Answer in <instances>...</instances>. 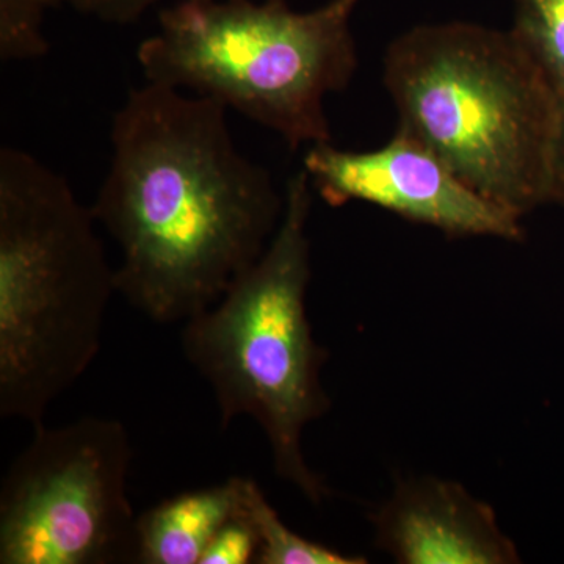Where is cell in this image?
<instances>
[{
    "label": "cell",
    "instance_id": "obj_1",
    "mask_svg": "<svg viewBox=\"0 0 564 564\" xmlns=\"http://www.w3.org/2000/svg\"><path fill=\"white\" fill-rule=\"evenodd\" d=\"M228 109L144 82L111 121V159L91 210L121 251L117 291L159 325L214 306L280 226L284 193L239 150Z\"/></svg>",
    "mask_w": 564,
    "mask_h": 564
},
{
    "label": "cell",
    "instance_id": "obj_2",
    "mask_svg": "<svg viewBox=\"0 0 564 564\" xmlns=\"http://www.w3.org/2000/svg\"><path fill=\"white\" fill-rule=\"evenodd\" d=\"M91 206L63 174L0 150V415L39 426L90 369L117 291Z\"/></svg>",
    "mask_w": 564,
    "mask_h": 564
},
{
    "label": "cell",
    "instance_id": "obj_3",
    "mask_svg": "<svg viewBox=\"0 0 564 564\" xmlns=\"http://www.w3.org/2000/svg\"><path fill=\"white\" fill-rule=\"evenodd\" d=\"M397 129L474 191L524 218L552 203L562 110L510 31L423 24L384 54Z\"/></svg>",
    "mask_w": 564,
    "mask_h": 564
},
{
    "label": "cell",
    "instance_id": "obj_4",
    "mask_svg": "<svg viewBox=\"0 0 564 564\" xmlns=\"http://www.w3.org/2000/svg\"><path fill=\"white\" fill-rule=\"evenodd\" d=\"M272 242L214 306L182 323L181 348L214 393L220 425L247 415L261 426L274 473L310 502L328 496L307 466L303 433L332 408L323 389L328 351L307 317L313 184L300 170L284 188Z\"/></svg>",
    "mask_w": 564,
    "mask_h": 564
},
{
    "label": "cell",
    "instance_id": "obj_5",
    "mask_svg": "<svg viewBox=\"0 0 564 564\" xmlns=\"http://www.w3.org/2000/svg\"><path fill=\"white\" fill-rule=\"evenodd\" d=\"M361 0L293 11L284 0H181L137 50L144 82L204 96L280 135L292 150L332 141L326 98L358 69Z\"/></svg>",
    "mask_w": 564,
    "mask_h": 564
},
{
    "label": "cell",
    "instance_id": "obj_6",
    "mask_svg": "<svg viewBox=\"0 0 564 564\" xmlns=\"http://www.w3.org/2000/svg\"><path fill=\"white\" fill-rule=\"evenodd\" d=\"M33 430L0 488V563H137L126 426L82 417Z\"/></svg>",
    "mask_w": 564,
    "mask_h": 564
},
{
    "label": "cell",
    "instance_id": "obj_7",
    "mask_svg": "<svg viewBox=\"0 0 564 564\" xmlns=\"http://www.w3.org/2000/svg\"><path fill=\"white\" fill-rule=\"evenodd\" d=\"M304 173L329 206L372 204L452 237L521 240V217L485 198L421 141L397 129L384 147L348 151L310 147Z\"/></svg>",
    "mask_w": 564,
    "mask_h": 564
},
{
    "label": "cell",
    "instance_id": "obj_8",
    "mask_svg": "<svg viewBox=\"0 0 564 564\" xmlns=\"http://www.w3.org/2000/svg\"><path fill=\"white\" fill-rule=\"evenodd\" d=\"M378 547L404 564H513L518 549L491 505L455 481H402L372 514Z\"/></svg>",
    "mask_w": 564,
    "mask_h": 564
},
{
    "label": "cell",
    "instance_id": "obj_9",
    "mask_svg": "<svg viewBox=\"0 0 564 564\" xmlns=\"http://www.w3.org/2000/svg\"><path fill=\"white\" fill-rule=\"evenodd\" d=\"M242 477L176 494L137 518V563L199 564L212 538L242 505Z\"/></svg>",
    "mask_w": 564,
    "mask_h": 564
},
{
    "label": "cell",
    "instance_id": "obj_10",
    "mask_svg": "<svg viewBox=\"0 0 564 564\" xmlns=\"http://www.w3.org/2000/svg\"><path fill=\"white\" fill-rule=\"evenodd\" d=\"M242 511L250 518L258 533L259 564H364V556L347 555L328 545L314 543L293 532L281 521L276 510L267 500L261 486L251 478L242 477Z\"/></svg>",
    "mask_w": 564,
    "mask_h": 564
},
{
    "label": "cell",
    "instance_id": "obj_11",
    "mask_svg": "<svg viewBox=\"0 0 564 564\" xmlns=\"http://www.w3.org/2000/svg\"><path fill=\"white\" fill-rule=\"evenodd\" d=\"M510 29L564 115V0H513Z\"/></svg>",
    "mask_w": 564,
    "mask_h": 564
},
{
    "label": "cell",
    "instance_id": "obj_12",
    "mask_svg": "<svg viewBox=\"0 0 564 564\" xmlns=\"http://www.w3.org/2000/svg\"><path fill=\"white\" fill-rule=\"evenodd\" d=\"M63 0H0V61L33 62L46 57L44 35L47 11Z\"/></svg>",
    "mask_w": 564,
    "mask_h": 564
},
{
    "label": "cell",
    "instance_id": "obj_13",
    "mask_svg": "<svg viewBox=\"0 0 564 564\" xmlns=\"http://www.w3.org/2000/svg\"><path fill=\"white\" fill-rule=\"evenodd\" d=\"M258 551V533L240 505L239 514L229 519L212 538L199 564L256 563Z\"/></svg>",
    "mask_w": 564,
    "mask_h": 564
},
{
    "label": "cell",
    "instance_id": "obj_14",
    "mask_svg": "<svg viewBox=\"0 0 564 564\" xmlns=\"http://www.w3.org/2000/svg\"><path fill=\"white\" fill-rule=\"evenodd\" d=\"M74 10L87 17L107 22V24L126 25L135 22L155 3L162 0H66Z\"/></svg>",
    "mask_w": 564,
    "mask_h": 564
},
{
    "label": "cell",
    "instance_id": "obj_15",
    "mask_svg": "<svg viewBox=\"0 0 564 564\" xmlns=\"http://www.w3.org/2000/svg\"><path fill=\"white\" fill-rule=\"evenodd\" d=\"M552 203L564 206V115L560 122L554 159V181H552Z\"/></svg>",
    "mask_w": 564,
    "mask_h": 564
}]
</instances>
